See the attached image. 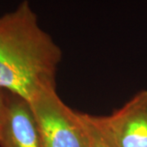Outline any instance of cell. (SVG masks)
<instances>
[{"instance_id":"5b68a950","label":"cell","mask_w":147,"mask_h":147,"mask_svg":"<svg viewBox=\"0 0 147 147\" xmlns=\"http://www.w3.org/2000/svg\"><path fill=\"white\" fill-rule=\"evenodd\" d=\"M90 137V147H115L108 136L100 126L96 116L84 113Z\"/></svg>"},{"instance_id":"277c9868","label":"cell","mask_w":147,"mask_h":147,"mask_svg":"<svg viewBox=\"0 0 147 147\" xmlns=\"http://www.w3.org/2000/svg\"><path fill=\"white\" fill-rule=\"evenodd\" d=\"M0 147H42L36 119L30 104L7 95V109L1 131Z\"/></svg>"},{"instance_id":"6da1fadb","label":"cell","mask_w":147,"mask_h":147,"mask_svg":"<svg viewBox=\"0 0 147 147\" xmlns=\"http://www.w3.org/2000/svg\"><path fill=\"white\" fill-rule=\"evenodd\" d=\"M62 53L38 25L30 3L0 17V88L29 103L56 89Z\"/></svg>"},{"instance_id":"3957f363","label":"cell","mask_w":147,"mask_h":147,"mask_svg":"<svg viewBox=\"0 0 147 147\" xmlns=\"http://www.w3.org/2000/svg\"><path fill=\"white\" fill-rule=\"evenodd\" d=\"M96 119L115 147H147V89Z\"/></svg>"},{"instance_id":"8992f818","label":"cell","mask_w":147,"mask_h":147,"mask_svg":"<svg viewBox=\"0 0 147 147\" xmlns=\"http://www.w3.org/2000/svg\"><path fill=\"white\" fill-rule=\"evenodd\" d=\"M7 109V95L4 93V90L0 88V137L1 131L4 123Z\"/></svg>"},{"instance_id":"7a4b0ae2","label":"cell","mask_w":147,"mask_h":147,"mask_svg":"<svg viewBox=\"0 0 147 147\" xmlns=\"http://www.w3.org/2000/svg\"><path fill=\"white\" fill-rule=\"evenodd\" d=\"M34 114L42 147H90L84 113L69 108L56 89L30 103Z\"/></svg>"}]
</instances>
